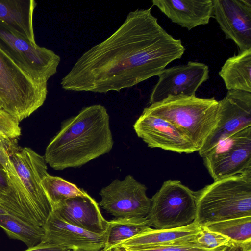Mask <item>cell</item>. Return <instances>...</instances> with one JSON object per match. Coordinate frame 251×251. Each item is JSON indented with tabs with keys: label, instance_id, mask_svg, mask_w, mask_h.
<instances>
[{
	"label": "cell",
	"instance_id": "cell-2",
	"mask_svg": "<svg viewBox=\"0 0 251 251\" xmlns=\"http://www.w3.org/2000/svg\"><path fill=\"white\" fill-rule=\"evenodd\" d=\"M113 143L107 110L95 104L83 107L62 123L44 157L56 170L77 168L109 152Z\"/></svg>",
	"mask_w": 251,
	"mask_h": 251
},
{
	"label": "cell",
	"instance_id": "cell-11",
	"mask_svg": "<svg viewBox=\"0 0 251 251\" xmlns=\"http://www.w3.org/2000/svg\"><path fill=\"white\" fill-rule=\"evenodd\" d=\"M219 103L218 123L198 151L201 157L219 141L251 126V93L228 91Z\"/></svg>",
	"mask_w": 251,
	"mask_h": 251
},
{
	"label": "cell",
	"instance_id": "cell-35",
	"mask_svg": "<svg viewBox=\"0 0 251 251\" xmlns=\"http://www.w3.org/2000/svg\"><path fill=\"white\" fill-rule=\"evenodd\" d=\"M72 251H81L79 250H73Z\"/></svg>",
	"mask_w": 251,
	"mask_h": 251
},
{
	"label": "cell",
	"instance_id": "cell-21",
	"mask_svg": "<svg viewBox=\"0 0 251 251\" xmlns=\"http://www.w3.org/2000/svg\"><path fill=\"white\" fill-rule=\"evenodd\" d=\"M203 226L210 231L227 237L242 251H251V216L226 220Z\"/></svg>",
	"mask_w": 251,
	"mask_h": 251
},
{
	"label": "cell",
	"instance_id": "cell-10",
	"mask_svg": "<svg viewBox=\"0 0 251 251\" xmlns=\"http://www.w3.org/2000/svg\"><path fill=\"white\" fill-rule=\"evenodd\" d=\"M8 152L23 184L33 203L47 218L52 210L41 181L49 174L44 157L29 148H20L16 139L6 140Z\"/></svg>",
	"mask_w": 251,
	"mask_h": 251
},
{
	"label": "cell",
	"instance_id": "cell-27",
	"mask_svg": "<svg viewBox=\"0 0 251 251\" xmlns=\"http://www.w3.org/2000/svg\"><path fill=\"white\" fill-rule=\"evenodd\" d=\"M195 241L199 245L209 249L225 246L237 245L227 237L219 233L210 231L203 225H201V230L196 235Z\"/></svg>",
	"mask_w": 251,
	"mask_h": 251
},
{
	"label": "cell",
	"instance_id": "cell-28",
	"mask_svg": "<svg viewBox=\"0 0 251 251\" xmlns=\"http://www.w3.org/2000/svg\"><path fill=\"white\" fill-rule=\"evenodd\" d=\"M19 122L3 109L0 108V138L17 139L21 134Z\"/></svg>",
	"mask_w": 251,
	"mask_h": 251
},
{
	"label": "cell",
	"instance_id": "cell-20",
	"mask_svg": "<svg viewBox=\"0 0 251 251\" xmlns=\"http://www.w3.org/2000/svg\"><path fill=\"white\" fill-rule=\"evenodd\" d=\"M219 75L228 91L251 93V48L228 58Z\"/></svg>",
	"mask_w": 251,
	"mask_h": 251
},
{
	"label": "cell",
	"instance_id": "cell-4",
	"mask_svg": "<svg viewBox=\"0 0 251 251\" xmlns=\"http://www.w3.org/2000/svg\"><path fill=\"white\" fill-rule=\"evenodd\" d=\"M195 221L201 225L251 216V169L195 191Z\"/></svg>",
	"mask_w": 251,
	"mask_h": 251
},
{
	"label": "cell",
	"instance_id": "cell-22",
	"mask_svg": "<svg viewBox=\"0 0 251 251\" xmlns=\"http://www.w3.org/2000/svg\"><path fill=\"white\" fill-rule=\"evenodd\" d=\"M151 227L146 217H120L108 221L107 236L104 249H113L121 242Z\"/></svg>",
	"mask_w": 251,
	"mask_h": 251
},
{
	"label": "cell",
	"instance_id": "cell-26",
	"mask_svg": "<svg viewBox=\"0 0 251 251\" xmlns=\"http://www.w3.org/2000/svg\"><path fill=\"white\" fill-rule=\"evenodd\" d=\"M125 250L126 251H242L241 249L236 245L212 249L206 248L197 243L195 239L144 249Z\"/></svg>",
	"mask_w": 251,
	"mask_h": 251
},
{
	"label": "cell",
	"instance_id": "cell-18",
	"mask_svg": "<svg viewBox=\"0 0 251 251\" xmlns=\"http://www.w3.org/2000/svg\"><path fill=\"white\" fill-rule=\"evenodd\" d=\"M201 225L195 221L191 224L178 228L157 229L149 228L117 246L126 250H137L195 239Z\"/></svg>",
	"mask_w": 251,
	"mask_h": 251
},
{
	"label": "cell",
	"instance_id": "cell-30",
	"mask_svg": "<svg viewBox=\"0 0 251 251\" xmlns=\"http://www.w3.org/2000/svg\"><path fill=\"white\" fill-rule=\"evenodd\" d=\"M23 251H72V250L55 244L42 242Z\"/></svg>",
	"mask_w": 251,
	"mask_h": 251
},
{
	"label": "cell",
	"instance_id": "cell-15",
	"mask_svg": "<svg viewBox=\"0 0 251 251\" xmlns=\"http://www.w3.org/2000/svg\"><path fill=\"white\" fill-rule=\"evenodd\" d=\"M43 242L50 243L71 250L99 251L104 248L107 230L96 233L72 225L52 211L43 226Z\"/></svg>",
	"mask_w": 251,
	"mask_h": 251
},
{
	"label": "cell",
	"instance_id": "cell-31",
	"mask_svg": "<svg viewBox=\"0 0 251 251\" xmlns=\"http://www.w3.org/2000/svg\"><path fill=\"white\" fill-rule=\"evenodd\" d=\"M8 213L7 211L0 204V215H5Z\"/></svg>",
	"mask_w": 251,
	"mask_h": 251
},
{
	"label": "cell",
	"instance_id": "cell-1",
	"mask_svg": "<svg viewBox=\"0 0 251 251\" xmlns=\"http://www.w3.org/2000/svg\"><path fill=\"white\" fill-rule=\"evenodd\" d=\"M137 9L102 42L84 52L61 81L73 91L106 93L132 87L181 58V40L168 33L151 12Z\"/></svg>",
	"mask_w": 251,
	"mask_h": 251
},
{
	"label": "cell",
	"instance_id": "cell-6",
	"mask_svg": "<svg viewBox=\"0 0 251 251\" xmlns=\"http://www.w3.org/2000/svg\"><path fill=\"white\" fill-rule=\"evenodd\" d=\"M146 217L151 226L168 229L185 226L196 220L197 204L195 191L177 180L164 181L151 198Z\"/></svg>",
	"mask_w": 251,
	"mask_h": 251
},
{
	"label": "cell",
	"instance_id": "cell-19",
	"mask_svg": "<svg viewBox=\"0 0 251 251\" xmlns=\"http://www.w3.org/2000/svg\"><path fill=\"white\" fill-rule=\"evenodd\" d=\"M37 5L34 0H0V20L33 44H36L33 16Z\"/></svg>",
	"mask_w": 251,
	"mask_h": 251
},
{
	"label": "cell",
	"instance_id": "cell-34",
	"mask_svg": "<svg viewBox=\"0 0 251 251\" xmlns=\"http://www.w3.org/2000/svg\"><path fill=\"white\" fill-rule=\"evenodd\" d=\"M0 108L3 109L2 104V102L0 100Z\"/></svg>",
	"mask_w": 251,
	"mask_h": 251
},
{
	"label": "cell",
	"instance_id": "cell-14",
	"mask_svg": "<svg viewBox=\"0 0 251 251\" xmlns=\"http://www.w3.org/2000/svg\"><path fill=\"white\" fill-rule=\"evenodd\" d=\"M213 17L239 52L251 48V0H212Z\"/></svg>",
	"mask_w": 251,
	"mask_h": 251
},
{
	"label": "cell",
	"instance_id": "cell-23",
	"mask_svg": "<svg viewBox=\"0 0 251 251\" xmlns=\"http://www.w3.org/2000/svg\"><path fill=\"white\" fill-rule=\"evenodd\" d=\"M0 227L9 238L21 241L28 248L42 242L44 235L42 226L31 224L9 213L0 215Z\"/></svg>",
	"mask_w": 251,
	"mask_h": 251
},
{
	"label": "cell",
	"instance_id": "cell-5",
	"mask_svg": "<svg viewBox=\"0 0 251 251\" xmlns=\"http://www.w3.org/2000/svg\"><path fill=\"white\" fill-rule=\"evenodd\" d=\"M47 83L36 80L0 44V100L3 109L18 122L44 104Z\"/></svg>",
	"mask_w": 251,
	"mask_h": 251
},
{
	"label": "cell",
	"instance_id": "cell-29",
	"mask_svg": "<svg viewBox=\"0 0 251 251\" xmlns=\"http://www.w3.org/2000/svg\"><path fill=\"white\" fill-rule=\"evenodd\" d=\"M0 164L9 175H18L7 149L6 140L0 138Z\"/></svg>",
	"mask_w": 251,
	"mask_h": 251
},
{
	"label": "cell",
	"instance_id": "cell-3",
	"mask_svg": "<svg viewBox=\"0 0 251 251\" xmlns=\"http://www.w3.org/2000/svg\"><path fill=\"white\" fill-rule=\"evenodd\" d=\"M219 106L214 97L169 96L150 104L143 112L172 124L198 151L218 123Z\"/></svg>",
	"mask_w": 251,
	"mask_h": 251
},
{
	"label": "cell",
	"instance_id": "cell-12",
	"mask_svg": "<svg viewBox=\"0 0 251 251\" xmlns=\"http://www.w3.org/2000/svg\"><path fill=\"white\" fill-rule=\"evenodd\" d=\"M209 67L202 63L187 64L165 68L151 94L149 104L159 102L169 96H195L201 85L209 78Z\"/></svg>",
	"mask_w": 251,
	"mask_h": 251
},
{
	"label": "cell",
	"instance_id": "cell-8",
	"mask_svg": "<svg viewBox=\"0 0 251 251\" xmlns=\"http://www.w3.org/2000/svg\"><path fill=\"white\" fill-rule=\"evenodd\" d=\"M0 44L38 81L47 83L57 72L60 57L33 44L0 20Z\"/></svg>",
	"mask_w": 251,
	"mask_h": 251
},
{
	"label": "cell",
	"instance_id": "cell-33",
	"mask_svg": "<svg viewBox=\"0 0 251 251\" xmlns=\"http://www.w3.org/2000/svg\"><path fill=\"white\" fill-rule=\"evenodd\" d=\"M99 251H113V249L112 248H108V249H102Z\"/></svg>",
	"mask_w": 251,
	"mask_h": 251
},
{
	"label": "cell",
	"instance_id": "cell-9",
	"mask_svg": "<svg viewBox=\"0 0 251 251\" xmlns=\"http://www.w3.org/2000/svg\"><path fill=\"white\" fill-rule=\"evenodd\" d=\"M146 186L131 175L123 180L115 179L102 188L99 206L115 218L145 217L148 214L151 200L147 195Z\"/></svg>",
	"mask_w": 251,
	"mask_h": 251
},
{
	"label": "cell",
	"instance_id": "cell-24",
	"mask_svg": "<svg viewBox=\"0 0 251 251\" xmlns=\"http://www.w3.org/2000/svg\"><path fill=\"white\" fill-rule=\"evenodd\" d=\"M41 184L52 208L65 200L88 194L76 185L49 174L43 179Z\"/></svg>",
	"mask_w": 251,
	"mask_h": 251
},
{
	"label": "cell",
	"instance_id": "cell-17",
	"mask_svg": "<svg viewBox=\"0 0 251 251\" xmlns=\"http://www.w3.org/2000/svg\"><path fill=\"white\" fill-rule=\"evenodd\" d=\"M152 2L172 22L188 30L208 24L213 17L212 0H153Z\"/></svg>",
	"mask_w": 251,
	"mask_h": 251
},
{
	"label": "cell",
	"instance_id": "cell-25",
	"mask_svg": "<svg viewBox=\"0 0 251 251\" xmlns=\"http://www.w3.org/2000/svg\"><path fill=\"white\" fill-rule=\"evenodd\" d=\"M0 204L12 215L23 219L15 188L4 168L0 164Z\"/></svg>",
	"mask_w": 251,
	"mask_h": 251
},
{
	"label": "cell",
	"instance_id": "cell-16",
	"mask_svg": "<svg viewBox=\"0 0 251 251\" xmlns=\"http://www.w3.org/2000/svg\"><path fill=\"white\" fill-rule=\"evenodd\" d=\"M52 211L66 222L90 232L101 234L107 230L108 221L88 194L65 200L54 206Z\"/></svg>",
	"mask_w": 251,
	"mask_h": 251
},
{
	"label": "cell",
	"instance_id": "cell-7",
	"mask_svg": "<svg viewBox=\"0 0 251 251\" xmlns=\"http://www.w3.org/2000/svg\"><path fill=\"white\" fill-rule=\"evenodd\" d=\"M201 157L214 181L251 169V126L219 141Z\"/></svg>",
	"mask_w": 251,
	"mask_h": 251
},
{
	"label": "cell",
	"instance_id": "cell-13",
	"mask_svg": "<svg viewBox=\"0 0 251 251\" xmlns=\"http://www.w3.org/2000/svg\"><path fill=\"white\" fill-rule=\"evenodd\" d=\"M138 137L151 148H160L178 153L198 151L196 148L172 124L142 112L133 125Z\"/></svg>",
	"mask_w": 251,
	"mask_h": 251
},
{
	"label": "cell",
	"instance_id": "cell-32",
	"mask_svg": "<svg viewBox=\"0 0 251 251\" xmlns=\"http://www.w3.org/2000/svg\"><path fill=\"white\" fill-rule=\"evenodd\" d=\"M113 251H126V250L120 246H116L113 249Z\"/></svg>",
	"mask_w": 251,
	"mask_h": 251
}]
</instances>
